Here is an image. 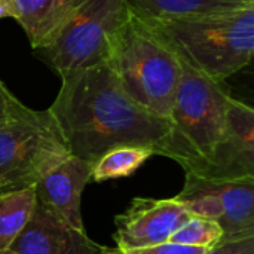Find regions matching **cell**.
<instances>
[{"instance_id": "cell-14", "label": "cell", "mask_w": 254, "mask_h": 254, "mask_svg": "<svg viewBox=\"0 0 254 254\" xmlns=\"http://www.w3.org/2000/svg\"><path fill=\"white\" fill-rule=\"evenodd\" d=\"M37 204L36 188L27 186L0 193V250H7L30 222Z\"/></svg>"}, {"instance_id": "cell-13", "label": "cell", "mask_w": 254, "mask_h": 254, "mask_svg": "<svg viewBox=\"0 0 254 254\" xmlns=\"http://www.w3.org/2000/svg\"><path fill=\"white\" fill-rule=\"evenodd\" d=\"M76 0H9L12 18L37 49L70 12Z\"/></svg>"}, {"instance_id": "cell-9", "label": "cell", "mask_w": 254, "mask_h": 254, "mask_svg": "<svg viewBox=\"0 0 254 254\" xmlns=\"http://www.w3.org/2000/svg\"><path fill=\"white\" fill-rule=\"evenodd\" d=\"M18 254H107L112 249L91 240L60 219L48 208L36 204L34 213L10 246Z\"/></svg>"}, {"instance_id": "cell-4", "label": "cell", "mask_w": 254, "mask_h": 254, "mask_svg": "<svg viewBox=\"0 0 254 254\" xmlns=\"http://www.w3.org/2000/svg\"><path fill=\"white\" fill-rule=\"evenodd\" d=\"M180 64L182 74L170 113L171 159L185 171H192L210 158L223 138L231 95L223 82L204 74L183 58Z\"/></svg>"}, {"instance_id": "cell-7", "label": "cell", "mask_w": 254, "mask_h": 254, "mask_svg": "<svg viewBox=\"0 0 254 254\" xmlns=\"http://www.w3.org/2000/svg\"><path fill=\"white\" fill-rule=\"evenodd\" d=\"M208 180H240L254 177V110L246 103L229 98L225 134L207 161L192 171Z\"/></svg>"}, {"instance_id": "cell-17", "label": "cell", "mask_w": 254, "mask_h": 254, "mask_svg": "<svg viewBox=\"0 0 254 254\" xmlns=\"http://www.w3.org/2000/svg\"><path fill=\"white\" fill-rule=\"evenodd\" d=\"M210 249L204 247H192V246H183L176 243H161L150 247H141V249H131L124 250L122 254H207Z\"/></svg>"}, {"instance_id": "cell-5", "label": "cell", "mask_w": 254, "mask_h": 254, "mask_svg": "<svg viewBox=\"0 0 254 254\" xmlns=\"http://www.w3.org/2000/svg\"><path fill=\"white\" fill-rule=\"evenodd\" d=\"M129 16L125 0H76L34 52L64 79L106 63L119 30Z\"/></svg>"}, {"instance_id": "cell-11", "label": "cell", "mask_w": 254, "mask_h": 254, "mask_svg": "<svg viewBox=\"0 0 254 254\" xmlns=\"http://www.w3.org/2000/svg\"><path fill=\"white\" fill-rule=\"evenodd\" d=\"M213 182L223 207V214L219 220V225L223 229L222 241L253 237L254 177Z\"/></svg>"}, {"instance_id": "cell-20", "label": "cell", "mask_w": 254, "mask_h": 254, "mask_svg": "<svg viewBox=\"0 0 254 254\" xmlns=\"http://www.w3.org/2000/svg\"><path fill=\"white\" fill-rule=\"evenodd\" d=\"M1 18H12L9 0H0V19Z\"/></svg>"}, {"instance_id": "cell-21", "label": "cell", "mask_w": 254, "mask_h": 254, "mask_svg": "<svg viewBox=\"0 0 254 254\" xmlns=\"http://www.w3.org/2000/svg\"><path fill=\"white\" fill-rule=\"evenodd\" d=\"M107 254H122V253H121V252H119L118 249H112V250H110V252H109Z\"/></svg>"}, {"instance_id": "cell-8", "label": "cell", "mask_w": 254, "mask_h": 254, "mask_svg": "<svg viewBox=\"0 0 254 254\" xmlns=\"http://www.w3.org/2000/svg\"><path fill=\"white\" fill-rule=\"evenodd\" d=\"M190 214L171 199L135 198L127 211L115 217L118 250H131L167 243Z\"/></svg>"}, {"instance_id": "cell-3", "label": "cell", "mask_w": 254, "mask_h": 254, "mask_svg": "<svg viewBox=\"0 0 254 254\" xmlns=\"http://www.w3.org/2000/svg\"><path fill=\"white\" fill-rule=\"evenodd\" d=\"M106 63L137 104L170 119L182 64L173 46L152 25L131 15L119 30Z\"/></svg>"}, {"instance_id": "cell-18", "label": "cell", "mask_w": 254, "mask_h": 254, "mask_svg": "<svg viewBox=\"0 0 254 254\" xmlns=\"http://www.w3.org/2000/svg\"><path fill=\"white\" fill-rule=\"evenodd\" d=\"M207 254H254V235L234 241H220Z\"/></svg>"}, {"instance_id": "cell-15", "label": "cell", "mask_w": 254, "mask_h": 254, "mask_svg": "<svg viewBox=\"0 0 254 254\" xmlns=\"http://www.w3.org/2000/svg\"><path fill=\"white\" fill-rule=\"evenodd\" d=\"M155 153L146 147H118L104 153L94 165L91 179L106 182L135 173Z\"/></svg>"}, {"instance_id": "cell-1", "label": "cell", "mask_w": 254, "mask_h": 254, "mask_svg": "<svg viewBox=\"0 0 254 254\" xmlns=\"http://www.w3.org/2000/svg\"><path fill=\"white\" fill-rule=\"evenodd\" d=\"M73 156L95 164L118 147H146L171 159L173 125L137 104L107 63L61 79L48 109Z\"/></svg>"}, {"instance_id": "cell-10", "label": "cell", "mask_w": 254, "mask_h": 254, "mask_svg": "<svg viewBox=\"0 0 254 254\" xmlns=\"http://www.w3.org/2000/svg\"><path fill=\"white\" fill-rule=\"evenodd\" d=\"M91 174L92 164L70 155L36 182L37 204L57 214L71 228L85 232L80 199Z\"/></svg>"}, {"instance_id": "cell-16", "label": "cell", "mask_w": 254, "mask_h": 254, "mask_svg": "<svg viewBox=\"0 0 254 254\" xmlns=\"http://www.w3.org/2000/svg\"><path fill=\"white\" fill-rule=\"evenodd\" d=\"M222 238L223 229L219 222L202 217H190L170 237L168 241L183 246L213 249L222 241Z\"/></svg>"}, {"instance_id": "cell-6", "label": "cell", "mask_w": 254, "mask_h": 254, "mask_svg": "<svg viewBox=\"0 0 254 254\" xmlns=\"http://www.w3.org/2000/svg\"><path fill=\"white\" fill-rule=\"evenodd\" d=\"M70 155L52 113L24 106L0 122V190L34 186Z\"/></svg>"}, {"instance_id": "cell-19", "label": "cell", "mask_w": 254, "mask_h": 254, "mask_svg": "<svg viewBox=\"0 0 254 254\" xmlns=\"http://www.w3.org/2000/svg\"><path fill=\"white\" fill-rule=\"evenodd\" d=\"M22 107L24 104L7 89L4 82L0 79V122L16 115Z\"/></svg>"}, {"instance_id": "cell-12", "label": "cell", "mask_w": 254, "mask_h": 254, "mask_svg": "<svg viewBox=\"0 0 254 254\" xmlns=\"http://www.w3.org/2000/svg\"><path fill=\"white\" fill-rule=\"evenodd\" d=\"M131 15L146 24L254 6V0H125Z\"/></svg>"}, {"instance_id": "cell-2", "label": "cell", "mask_w": 254, "mask_h": 254, "mask_svg": "<svg viewBox=\"0 0 254 254\" xmlns=\"http://www.w3.org/2000/svg\"><path fill=\"white\" fill-rule=\"evenodd\" d=\"M152 27L180 58L220 82L253 58L254 6L176 18Z\"/></svg>"}]
</instances>
